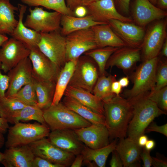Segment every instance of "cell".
<instances>
[{
  "label": "cell",
  "instance_id": "cell-1",
  "mask_svg": "<svg viewBox=\"0 0 167 167\" xmlns=\"http://www.w3.org/2000/svg\"><path fill=\"white\" fill-rule=\"evenodd\" d=\"M103 103L105 126L109 133V139L125 138L133 115L131 102L119 95Z\"/></svg>",
  "mask_w": 167,
  "mask_h": 167
},
{
  "label": "cell",
  "instance_id": "cell-2",
  "mask_svg": "<svg viewBox=\"0 0 167 167\" xmlns=\"http://www.w3.org/2000/svg\"><path fill=\"white\" fill-rule=\"evenodd\" d=\"M145 96L129 100L133 108V115L128 126V137L137 142L139 137L144 134L146 128L156 117L165 111Z\"/></svg>",
  "mask_w": 167,
  "mask_h": 167
},
{
  "label": "cell",
  "instance_id": "cell-3",
  "mask_svg": "<svg viewBox=\"0 0 167 167\" xmlns=\"http://www.w3.org/2000/svg\"><path fill=\"white\" fill-rule=\"evenodd\" d=\"M43 117L50 130H75L92 124L66 107L62 102L43 110Z\"/></svg>",
  "mask_w": 167,
  "mask_h": 167
},
{
  "label": "cell",
  "instance_id": "cell-4",
  "mask_svg": "<svg viewBox=\"0 0 167 167\" xmlns=\"http://www.w3.org/2000/svg\"><path fill=\"white\" fill-rule=\"evenodd\" d=\"M159 61L157 56L143 61L139 65L132 76V87L124 92L126 99L131 100L146 96L153 89Z\"/></svg>",
  "mask_w": 167,
  "mask_h": 167
},
{
  "label": "cell",
  "instance_id": "cell-5",
  "mask_svg": "<svg viewBox=\"0 0 167 167\" xmlns=\"http://www.w3.org/2000/svg\"><path fill=\"white\" fill-rule=\"evenodd\" d=\"M7 139L5 142L6 148L27 145L48 137L50 130L46 124L19 122L9 127Z\"/></svg>",
  "mask_w": 167,
  "mask_h": 167
},
{
  "label": "cell",
  "instance_id": "cell-6",
  "mask_svg": "<svg viewBox=\"0 0 167 167\" xmlns=\"http://www.w3.org/2000/svg\"><path fill=\"white\" fill-rule=\"evenodd\" d=\"M164 19L155 21L145 31L141 50L143 61L157 57L167 38V21Z\"/></svg>",
  "mask_w": 167,
  "mask_h": 167
},
{
  "label": "cell",
  "instance_id": "cell-7",
  "mask_svg": "<svg viewBox=\"0 0 167 167\" xmlns=\"http://www.w3.org/2000/svg\"><path fill=\"white\" fill-rule=\"evenodd\" d=\"M39 49L55 64L62 68L66 62L65 36L60 30L41 33Z\"/></svg>",
  "mask_w": 167,
  "mask_h": 167
},
{
  "label": "cell",
  "instance_id": "cell-8",
  "mask_svg": "<svg viewBox=\"0 0 167 167\" xmlns=\"http://www.w3.org/2000/svg\"><path fill=\"white\" fill-rule=\"evenodd\" d=\"M65 38L66 62H77L83 54L98 48L91 28L73 32L65 36Z\"/></svg>",
  "mask_w": 167,
  "mask_h": 167
},
{
  "label": "cell",
  "instance_id": "cell-9",
  "mask_svg": "<svg viewBox=\"0 0 167 167\" xmlns=\"http://www.w3.org/2000/svg\"><path fill=\"white\" fill-rule=\"evenodd\" d=\"M98 78L97 69L92 58L86 55L81 56L75 65L68 86L92 93Z\"/></svg>",
  "mask_w": 167,
  "mask_h": 167
},
{
  "label": "cell",
  "instance_id": "cell-10",
  "mask_svg": "<svg viewBox=\"0 0 167 167\" xmlns=\"http://www.w3.org/2000/svg\"><path fill=\"white\" fill-rule=\"evenodd\" d=\"M24 25L27 27L41 33L60 31L62 15L57 11L49 12L42 7L30 8Z\"/></svg>",
  "mask_w": 167,
  "mask_h": 167
},
{
  "label": "cell",
  "instance_id": "cell-11",
  "mask_svg": "<svg viewBox=\"0 0 167 167\" xmlns=\"http://www.w3.org/2000/svg\"><path fill=\"white\" fill-rule=\"evenodd\" d=\"M35 156L45 159L63 167L71 166L75 155L66 152L44 138L28 145Z\"/></svg>",
  "mask_w": 167,
  "mask_h": 167
},
{
  "label": "cell",
  "instance_id": "cell-12",
  "mask_svg": "<svg viewBox=\"0 0 167 167\" xmlns=\"http://www.w3.org/2000/svg\"><path fill=\"white\" fill-rule=\"evenodd\" d=\"M0 48L1 69L8 72L24 59L28 57L30 50L21 41L12 37L6 41Z\"/></svg>",
  "mask_w": 167,
  "mask_h": 167
},
{
  "label": "cell",
  "instance_id": "cell-13",
  "mask_svg": "<svg viewBox=\"0 0 167 167\" xmlns=\"http://www.w3.org/2000/svg\"><path fill=\"white\" fill-rule=\"evenodd\" d=\"M28 57L32 64L33 77L41 80L56 82L61 69L42 53L38 47L30 49Z\"/></svg>",
  "mask_w": 167,
  "mask_h": 167
},
{
  "label": "cell",
  "instance_id": "cell-14",
  "mask_svg": "<svg viewBox=\"0 0 167 167\" xmlns=\"http://www.w3.org/2000/svg\"><path fill=\"white\" fill-rule=\"evenodd\" d=\"M87 15H90L95 21L108 24L111 19L133 23L131 17L120 14L117 10L113 0H99L86 6Z\"/></svg>",
  "mask_w": 167,
  "mask_h": 167
},
{
  "label": "cell",
  "instance_id": "cell-15",
  "mask_svg": "<svg viewBox=\"0 0 167 167\" xmlns=\"http://www.w3.org/2000/svg\"><path fill=\"white\" fill-rule=\"evenodd\" d=\"M108 24L126 46L141 49L145 32V28L133 23L116 19L110 20Z\"/></svg>",
  "mask_w": 167,
  "mask_h": 167
},
{
  "label": "cell",
  "instance_id": "cell-16",
  "mask_svg": "<svg viewBox=\"0 0 167 167\" xmlns=\"http://www.w3.org/2000/svg\"><path fill=\"white\" fill-rule=\"evenodd\" d=\"M8 72L9 84L5 96L9 97L32 81V66L30 58L24 59Z\"/></svg>",
  "mask_w": 167,
  "mask_h": 167
},
{
  "label": "cell",
  "instance_id": "cell-17",
  "mask_svg": "<svg viewBox=\"0 0 167 167\" xmlns=\"http://www.w3.org/2000/svg\"><path fill=\"white\" fill-rule=\"evenodd\" d=\"M132 12L136 24L145 28L149 24L165 18L167 12L152 4L148 0H134Z\"/></svg>",
  "mask_w": 167,
  "mask_h": 167
},
{
  "label": "cell",
  "instance_id": "cell-18",
  "mask_svg": "<svg viewBox=\"0 0 167 167\" xmlns=\"http://www.w3.org/2000/svg\"><path fill=\"white\" fill-rule=\"evenodd\" d=\"M74 130L80 140L91 148H100L109 143V133L105 126L91 124Z\"/></svg>",
  "mask_w": 167,
  "mask_h": 167
},
{
  "label": "cell",
  "instance_id": "cell-19",
  "mask_svg": "<svg viewBox=\"0 0 167 167\" xmlns=\"http://www.w3.org/2000/svg\"><path fill=\"white\" fill-rule=\"evenodd\" d=\"M48 137L49 140L55 146L75 156L81 154L85 145L73 130L52 131Z\"/></svg>",
  "mask_w": 167,
  "mask_h": 167
},
{
  "label": "cell",
  "instance_id": "cell-20",
  "mask_svg": "<svg viewBox=\"0 0 167 167\" xmlns=\"http://www.w3.org/2000/svg\"><path fill=\"white\" fill-rule=\"evenodd\" d=\"M141 51V48L127 46L119 48L109 58L105 69L116 66L124 71H128L140 60Z\"/></svg>",
  "mask_w": 167,
  "mask_h": 167
},
{
  "label": "cell",
  "instance_id": "cell-21",
  "mask_svg": "<svg viewBox=\"0 0 167 167\" xmlns=\"http://www.w3.org/2000/svg\"><path fill=\"white\" fill-rule=\"evenodd\" d=\"M1 163L6 167H32L35 156L28 145L6 148Z\"/></svg>",
  "mask_w": 167,
  "mask_h": 167
},
{
  "label": "cell",
  "instance_id": "cell-22",
  "mask_svg": "<svg viewBox=\"0 0 167 167\" xmlns=\"http://www.w3.org/2000/svg\"><path fill=\"white\" fill-rule=\"evenodd\" d=\"M27 7L25 5L18 4L19 15L18 24L10 35L23 43L30 50L38 47L41 33L27 27L24 25L23 19Z\"/></svg>",
  "mask_w": 167,
  "mask_h": 167
},
{
  "label": "cell",
  "instance_id": "cell-23",
  "mask_svg": "<svg viewBox=\"0 0 167 167\" xmlns=\"http://www.w3.org/2000/svg\"><path fill=\"white\" fill-rule=\"evenodd\" d=\"M141 148L137 142L128 137L120 139L115 150L119 154L124 167H134L138 165Z\"/></svg>",
  "mask_w": 167,
  "mask_h": 167
},
{
  "label": "cell",
  "instance_id": "cell-24",
  "mask_svg": "<svg viewBox=\"0 0 167 167\" xmlns=\"http://www.w3.org/2000/svg\"><path fill=\"white\" fill-rule=\"evenodd\" d=\"M64 95L71 97L94 112L104 115L103 102L91 92L80 88L68 86Z\"/></svg>",
  "mask_w": 167,
  "mask_h": 167
},
{
  "label": "cell",
  "instance_id": "cell-25",
  "mask_svg": "<svg viewBox=\"0 0 167 167\" xmlns=\"http://www.w3.org/2000/svg\"><path fill=\"white\" fill-rule=\"evenodd\" d=\"M91 28L93 32L95 41L98 48L121 47L126 46L108 24L96 25Z\"/></svg>",
  "mask_w": 167,
  "mask_h": 167
},
{
  "label": "cell",
  "instance_id": "cell-26",
  "mask_svg": "<svg viewBox=\"0 0 167 167\" xmlns=\"http://www.w3.org/2000/svg\"><path fill=\"white\" fill-rule=\"evenodd\" d=\"M105 23L97 22L94 20L89 15L82 17L62 15L60 32L64 36L73 32L91 28L95 25Z\"/></svg>",
  "mask_w": 167,
  "mask_h": 167
},
{
  "label": "cell",
  "instance_id": "cell-27",
  "mask_svg": "<svg viewBox=\"0 0 167 167\" xmlns=\"http://www.w3.org/2000/svg\"><path fill=\"white\" fill-rule=\"evenodd\" d=\"M117 144L115 139L107 145L97 149L91 148L85 145L81 153L84 156L83 162L91 166L105 167L108 156L115 149Z\"/></svg>",
  "mask_w": 167,
  "mask_h": 167
},
{
  "label": "cell",
  "instance_id": "cell-28",
  "mask_svg": "<svg viewBox=\"0 0 167 167\" xmlns=\"http://www.w3.org/2000/svg\"><path fill=\"white\" fill-rule=\"evenodd\" d=\"M62 102L68 108L92 124L105 126L104 115L94 112L74 98L65 96Z\"/></svg>",
  "mask_w": 167,
  "mask_h": 167
},
{
  "label": "cell",
  "instance_id": "cell-29",
  "mask_svg": "<svg viewBox=\"0 0 167 167\" xmlns=\"http://www.w3.org/2000/svg\"><path fill=\"white\" fill-rule=\"evenodd\" d=\"M18 10L9 0H0V33L10 35L12 32L18 24L15 13Z\"/></svg>",
  "mask_w": 167,
  "mask_h": 167
},
{
  "label": "cell",
  "instance_id": "cell-30",
  "mask_svg": "<svg viewBox=\"0 0 167 167\" xmlns=\"http://www.w3.org/2000/svg\"><path fill=\"white\" fill-rule=\"evenodd\" d=\"M32 81L37 97V106L43 110L47 108L51 105L56 82L41 80L33 77Z\"/></svg>",
  "mask_w": 167,
  "mask_h": 167
},
{
  "label": "cell",
  "instance_id": "cell-31",
  "mask_svg": "<svg viewBox=\"0 0 167 167\" xmlns=\"http://www.w3.org/2000/svg\"><path fill=\"white\" fill-rule=\"evenodd\" d=\"M76 63L71 61L66 62L61 68L56 82L51 105L57 104L60 101L68 85Z\"/></svg>",
  "mask_w": 167,
  "mask_h": 167
},
{
  "label": "cell",
  "instance_id": "cell-32",
  "mask_svg": "<svg viewBox=\"0 0 167 167\" xmlns=\"http://www.w3.org/2000/svg\"><path fill=\"white\" fill-rule=\"evenodd\" d=\"M43 110L36 105H27L15 112L7 121L12 124L19 121L35 120L38 122L46 124L43 117Z\"/></svg>",
  "mask_w": 167,
  "mask_h": 167
},
{
  "label": "cell",
  "instance_id": "cell-33",
  "mask_svg": "<svg viewBox=\"0 0 167 167\" xmlns=\"http://www.w3.org/2000/svg\"><path fill=\"white\" fill-rule=\"evenodd\" d=\"M115 80V76L111 75H101L97 79L92 93L102 102L109 100L116 95L111 89L112 84Z\"/></svg>",
  "mask_w": 167,
  "mask_h": 167
},
{
  "label": "cell",
  "instance_id": "cell-34",
  "mask_svg": "<svg viewBox=\"0 0 167 167\" xmlns=\"http://www.w3.org/2000/svg\"><path fill=\"white\" fill-rule=\"evenodd\" d=\"M30 7L42 6L58 12L62 15L75 16L74 12L66 5L65 0H20Z\"/></svg>",
  "mask_w": 167,
  "mask_h": 167
},
{
  "label": "cell",
  "instance_id": "cell-35",
  "mask_svg": "<svg viewBox=\"0 0 167 167\" xmlns=\"http://www.w3.org/2000/svg\"><path fill=\"white\" fill-rule=\"evenodd\" d=\"M119 47L106 46L97 48L84 53L93 59L97 63L101 75H105L106 63L111 55Z\"/></svg>",
  "mask_w": 167,
  "mask_h": 167
},
{
  "label": "cell",
  "instance_id": "cell-36",
  "mask_svg": "<svg viewBox=\"0 0 167 167\" xmlns=\"http://www.w3.org/2000/svg\"><path fill=\"white\" fill-rule=\"evenodd\" d=\"M26 105L23 102L15 98L3 97L0 100V117L7 121L15 112Z\"/></svg>",
  "mask_w": 167,
  "mask_h": 167
},
{
  "label": "cell",
  "instance_id": "cell-37",
  "mask_svg": "<svg viewBox=\"0 0 167 167\" xmlns=\"http://www.w3.org/2000/svg\"><path fill=\"white\" fill-rule=\"evenodd\" d=\"M10 97L16 99L27 105L37 106V97L32 79Z\"/></svg>",
  "mask_w": 167,
  "mask_h": 167
},
{
  "label": "cell",
  "instance_id": "cell-38",
  "mask_svg": "<svg viewBox=\"0 0 167 167\" xmlns=\"http://www.w3.org/2000/svg\"><path fill=\"white\" fill-rule=\"evenodd\" d=\"M146 96L148 99L156 103L161 109L167 111V86L157 91H151Z\"/></svg>",
  "mask_w": 167,
  "mask_h": 167
},
{
  "label": "cell",
  "instance_id": "cell-39",
  "mask_svg": "<svg viewBox=\"0 0 167 167\" xmlns=\"http://www.w3.org/2000/svg\"><path fill=\"white\" fill-rule=\"evenodd\" d=\"M157 67L155 86L152 91H157L167 85V63L166 61L159 60Z\"/></svg>",
  "mask_w": 167,
  "mask_h": 167
},
{
  "label": "cell",
  "instance_id": "cell-40",
  "mask_svg": "<svg viewBox=\"0 0 167 167\" xmlns=\"http://www.w3.org/2000/svg\"><path fill=\"white\" fill-rule=\"evenodd\" d=\"M113 0L117 10L120 14L122 15L128 14L131 0Z\"/></svg>",
  "mask_w": 167,
  "mask_h": 167
},
{
  "label": "cell",
  "instance_id": "cell-41",
  "mask_svg": "<svg viewBox=\"0 0 167 167\" xmlns=\"http://www.w3.org/2000/svg\"><path fill=\"white\" fill-rule=\"evenodd\" d=\"M32 167H63L60 165L53 163L39 156H35Z\"/></svg>",
  "mask_w": 167,
  "mask_h": 167
},
{
  "label": "cell",
  "instance_id": "cell-42",
  "mask_svg": "<svg viewBox=\"0 0 167 167\" xmlns=\"http://www.w3.org/2000/svg\"><path fill=\"white\" fill-rule=\"evenodd\" d=\"M1 63L0 62V100L5 96L9 84V78L7 75L2 74L1 72Z\"/></svg>",
  "mask_w": 167,
  "mask_h": 167
},
{
  "label": "cell",
  "instance_id": "cell-43",
  "mask_svg": "<svg viewBox=\"0 0 167 167\" xmlns=\"http://www.w3.org/2000/svg\"><path fill=\"white\" fill-rule=\"evenodd\" d=\"M151 131L159 133L167 137V124L166 123L164 125L159 126L157 125L156 123L152 122L148 126L145 131L146 132Z\"/></svg>",
  "mask_w": 167,
  "mask_h": 167
},
{
  "label": "cell",
  "instance_id": "cell-44",
  "mask_svg": "<svg viewBox=\"0 0 167 167\" xmlns=\"http://www.w3.org/2000/svg\"><path fill=\"white\" fill-rule=\"evenodd\" d=\"M150 151L147 150L144 148L140 154V158L143 161L144 167H150L152 165V157L150 155Z\"/></svg>",
  "mask_w": 167,
  "mask_h": 167
},
{
  "label": "cell",
  "instance_id": "cell-45",
  "mask_svg": "<svg viewBox=\"0 0 167 167\" xmlns=\"http://www.w3.org/2000/svg\"><path fill=\"white\" fill-rule=\"evenodd\" d=\"M112 156L109 165L111 167H122L123 164L118 152L115 149L112 152Z\"/></svg>",
  "mask_w": 167,
  "mask_h": 167
},
{
  "label": "cell",
  "instance_id": "cell-46",
  "mask_svg": "<svg viewBox=\"0 0 167 167\" xmlns=\"http://www.w3.org/2000/svg\"><path fill=\"white\" fill-rule=\"evenodd\" d=\"M74 13L75 16L82 17L87 15V11L85 6L82 5H79L75 8Z\"/></svg>",
  "mask_w": 167,
  "mask_h": 167
},
{
  "label": "cell",
  "instance_id": "cell-47",
  "mask_svg": "<svg viewBox=\"0 0 167 167\" xmlns=\"http://www.w3.org/2000/svg\"><path fill=\"white\" fill-rule=\"evenodd\" d=\"M122 88L118 81L115 80L112 82L111 86V91L116 95H119Z\"/></svg>",
  "mask_w": 167,
  "mask_h": 167
},
{
  "label": "cell",
  "instance_id": "cell-48",
  "mask_svg": "<svg viewBox=\"0 0 167 167\" xmlns=\"http://www.w3.org/2000/svg\"><path fill=\"white\" fill-rule=\"evenodd\" d=\"M71 164V167H80L81 166L84 161V156L82 154L76 155Z\"/></svg>",
  "mask_w": 167,
  "mask_h": 167
},
{
  "label": "cell",
  "instance_id": "cell-49",
  "mask_svg": "<svg viewBox=\"0 0 167 167\" xmlns=\"http://www.w3.org/2000/svg\"><path fill=\"white\" fill-rule=\"evenodd\" d=\"M152 165L154 167H166L167 161L163 160L152 157Z\"/></svg>",
  "mask_w": 167,
  "mask_h": 167
},
{
  "label": "cell",
  "instance_id": "cell-50",
  "mask_svg": "<svg viewBox=\"0 0 167 167\" xmlns=\"http://www.w3.org/2000/svg\"><path fill=\"white\" fill-rule=\"evenodd\" d=\"M9 127L7 121L0 117V132L3 134L5 133Z\"/></svg>",
  "mask_w": 167,
  "mask_h": 167
},
{
  "label": "cell",
  "instance_id": "cell-51",
  "mask_svg": "<svg viewBox=\"0 0 167 167\" xmlns=\"http://www.w3.org/2000/svg\"><path fill=\"white\" fill-rule=\"evenodd\" d=\"M66 2L67 6L74 12L75 8L79 5L78 0H66Z\"/></svg>",
  "mask_w": 167,
  "mask_h": 167
},
{
  "label": "cell",
  "instance_id": "cell-52",
  "mask_svg": "<svg viewBox=\"0 0 167 167\" xmlns=\"http://www.w3.org/2000/svg\"><path fill=\"white\" fill-rule=\"evenodd\" d=\"M148 140V137L143 134L139 137L137 140V143L139 146L142 147L144 146Z\"/></svg>",
  "mask_w": 167,
  "mask_h": 167
},
{
  "label": "cell",
  "instance_id": "cell-53",
  "mask_svg": "<svg viewBox=\"0 0 167 167\" xmlns=\"http://www.w3.org/2000/svg\"><path fill=\"white\" fill-rule=\"evenodd\" d=\"M156 6L162 10L167 9V0H157Z\"/></svg>",
  "mask_w": 167,
  "mask_h": 167
},
{
  "label": "cell",
  "instance_id": "cell-54",
  "mask_svg": "<svg viewBox=\"0 0 167 167\" xmlns=\"http://www.w3.org/2000/svg\"><path fill=\"white\" fill-rule=\"evenodd\" d=\"M155 146V142L153 140H148L145 145L144 148L147 150L151 151L153 149Z\"/></svg>",
  "mask_w": 167,
  "mask_h": 167
},
{
  "label": "cell",
  "instance_id": "cell-55",
  "mask_svg": "<svg viewBox=\"0 0 167 167\" xmlns=\"http://www.w3.org/2000/svg\"><path fill=\"white\" fill-rule=\"evenodd\" d=\"M118 82L122 88L127 87L129 83V79L127 77H124L121 78Z\"/></svg>",
  "mask_w": 167,
  "mask_h": 167
},
{
  "label": "cell",
  "instance_id": "cell-56",
  "mask_svg": "<svg viewBox=\"0 0 167 167\" xmlns=\"http://www.w3.org/2000/svg\"><path fill=\"white\" fill-rule=\"evenodd\" d=\"M79 5L85 6L89 4L99 0H78Z\"/></svg>",
  "mask_w": 167,
  "mask_h": 167
},
{
  "label": "cell",
  "instance_id": "cell-57",
  "mask_svg": "<svg viewBox=\"0 0 167 167\" xmlns=\"http://www.w3.org/2000/svg\"><path fill=\"white\" fill-rule=\"evenodd\" d=\"M161 54L163 56L167 57V39H165L162 46Z\"/></svg>",
  "mask_w": 167,
  "mask_h": 167
},
{
  "label": "cell",
  "instance_id": "cell-58",
  "mask_svg": "<svg viewBox=\"0 0 167 167\" xmlns=\"http://www.w3.org/2000/svg\"><path fill=\"white\" fill-rule=\"evenodd\" d=\"M8 39V37L5 34L0 33V46H1Z\"/></svg>",
  "mask_w": 167,
  "mask_h": 167
},
{
  "label": "cell",
  "instance_id": "cell-59",
  "mask_svg": "<svg viewBox=\"0 0 167 167\" xmlns=\"http://www.w3.org/2000/svg\"><path fill=\"white\" fill-rule=\"evenodd\" d=\"M5 144V139L3 134L0 132V148Z\"/></svg>",
  "mask_w": 167,
  "mask_h": 167
},
{
  "label": "cell",
  "instance_id": "cell-60",
  "mask_svg": "<svg viewBox=\"0 0 167 167\" xmlns=\"http://www.w3.org/2000/svg\"><path fill=\"white\" fill-rule=\"evenodd\" d=\"M4 154L3 153L0 152V163L4 159Z\"/></svg>",
  "mask_w": 167,
  "mask_h": 167
},
{
  "label": "cell",
  "instance_id": "cell-61",
  "mask_svg": "<svg viewBox=\"0 0 167 167\" xmlns=\"http://www.w3.org/2000/svg\"><path fill=\"white\" fill-rule=\"evenodd\" d=\"M152 4L156 5L157 0H148Z\"/></svg>",
  "mask_w": 167,
  "mask_h": 167
}]
</instances>
